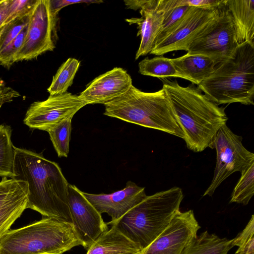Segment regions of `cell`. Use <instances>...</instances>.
Segmentation results:
<instances>
[{
  "mask_svg": "<svg viewBox=\"0 0 254 254\" xmlns=\"http://www.w3.org/2000/svg\"><path fill=\"white\" fill-rule=\"evenodd\" d=\"M163 83L187 148L199 152L209 147L219 129L226 124L225 109L209 100L193 84L183 87L176 80L167 79Z\"/></svg>",
  "mask_w": 254,
  "mask_h": 254,
  "instance_id": "obj_2",
  "label": "cell"
},
{
  "mask_svg": "<svg viewBox=\"0 0 254 254\" xmlns=\"http://www.w3.org/2000/svg\"><path fill=\"white\" fill-rule=\"evenodd\" d=\"M104 106L106 116L184 138L163 88L146 92L132 85L126 93Z\"/></svg>",
  "mask_w": 254,
  "mask_h": 254,
  "instance_id": "obj_6",
  "label": "cell"
},
{
  "mask_svg": "<svg viewBox=\"0 0 254 254\" xmlns=\"http://www.w3.org/2000/svg\"><path fill=\"white\" fill-rule=\"evenodd\" d=\"M242 138L233 133L226 124L218 130L209 146L216 151V164L212 180L203 196H211L229 176L242 171L254 160V154L242 144Z\"/></svg>",
  "mask_w": 254,
  "mask_h": 254,
  "instance_id": "obj_8",
  "label": "cell"
},
{
  "mask_svg": "<svg viewBox=\"0 0 254 254\" xmlns=\"http://www.w3.org/2000/svg\"><path fill=\"white\" fill-rule=\"evenodd\" d=\"M28 190L26 182L2 178L0 182V239L27 209Z\"/></svg>",
  "mask_w": 254,
  "mask_h": 254,
  "instance_id": "obj_16",
  "label": "cell"
},
{
  "mask_svg": "<svg viewBox=\"0 0 254 254\" xmlns=\"http://www.w3.org/2000/svg\"><path fill=\"white\" fill-rule=\"evenodd\" d=\"M146 0H124L125 4L127 8L133 10L140 9Z\"/></svg>",
  "mask_w": 254,
  "mask_h": 254,
  "instance_id": "obj_35",
  "label": "cell"
},
{
  "mask_svg": "<svg viewBox=\"0 0 254 254\" xmlns=\"http://www.w3.org/2000/svg\"><path fill=\"white\" fill-rule=\"evenodd\" d=\"M132 85L129 74L116 67L92 80L79 96L87 105H104L126 93Z\"/></svg>",
  "mask_w": 254,
  "mask_h": 254,
  "instance_id": "obj_14",
  "label": "cell"
},
{
  "mask_svg": "<svg viewBox=\"0 0 254 254\" xmlns=\"http://www.w3.org/2000/svg\"><path fill=\"white\" fill-rule=\"evenodd\" d=\"M68 201L76 232L87 249L108 230L100 214L75 185H68Z\"/></svg>",
  "mask_w": 254,
  "mask_h": 254,
  "instance_id": "obj_12",
  "label": "cell"
},
{
  "mask_svg": "<svg viewBox=\"0 0 254 254\" xmlns=\"http://www.w3.org/2000/svg\"><path fill=\"white\" fill-rule=\"evenodd\" d=\"M27 25L12 42L0 52V64L9 67L14 63V57L23 43Z\"/></svg>",
  "mask_w": 254,
  "mask_h": 254,
  "instance_id": "obj_31",
  "label": "cell"
},
{
  "mask_svg": "<svg viewBox=\"0 0 254 254\" xmlns=\"http://www.w3.org/2000/svg\"><path fill=\"white\" fill-rule=\"evenodd\" d=\"M2 1V0H0V2Z\"/></svg>",
  "mask_w": 254,
  "mask_h": 254,
  "instance_id": "obj_36",
  "label": "cell"
},
{
  "mask_svg": "<svg viewBox=\"0 0 254 254\" xmlns=\"http://www.w3.org/2000/svg\"><path fill=\"white\" fill-rule=\"evenodd\" d=\"M30 12L17 17L0 30V52L12 42L28 24Z\"/></svg>",
  "mask_w": 254,
  "mask_h": 254,
  "instance_id": "obj_29",
  "label": "cell"
},
{
  "mask_svg": "<svg viewBox=\"0 0 254 254\" xmlns=\"http://www.w3.org/2000/svg\"><path fill=\"white\" fill-rule=\"evenodd\" d=\"M80 64L78 60L70 58L61 65L47 89L50 95L63 94L67 92L73 83Z\"/></svg>",
  "mask_w": 254,
  "mask_h": 254,
  "instance_id": "obj_23",
  "label": "cell"
},
{
  "mask_svg": "<svg viewBox=\"0 0 254 254\" xmlns=\"http://www.w3.org/2000/svg\"><path fill=\"white\" fill-rule=\"evenodd\" d=\"M184 197L182 190L174 187L146 196L112 225L137 245L147 247L168 227L180 211Z\"/></svg>",
  "mask_w": 254,
  "mask_h": 254,
  "instance_id": "obj_3",
  "label": "cell"
},
{
  "mask_svg": "<svg viewBox=\"0 0 254 254\" xmlns=\"http://www.w3.org/2000/svg\"><path fill=\"white\" fill-rule=\"evenodd\" d=\"M57 15L52 11L50 0H37L29 18L23 43L14 62L30 60L55 48Z\"/></svg>",
  "mask_w": 254,
  "mask_h": 254,
  "instance_id": "obj_9",
  "label": "cell"
},
{
  "mask_svg": "<svg viewBox=\"0 0 254 254\" xmlns=\"http://www.w3.org/2000/svg\"><path fill=\"white\" fill-rule=\"evenodd\" d=\"M12 129L10 126L0 125V177L13 176L15 149L11 140Z\"/></svg>",
  "mask_w": 254,
  "mask_h": 254,
  "instance_id": "obj_22",
  "label": "cell"
},
{
  "mask_svg": "<svg viewBox=\"0 0 254 254\" xmlns=\"http://www.w3.org/2000/svg\"><path fill=\"white\" fill-rule=\"evenodd\" d=\"M12 179L28 185L27 208L72 223L68 201V185L59 165L42 154L14 147Z\"/></svg>",
  "mask_w": 254,
  "mask_h": 254,
  "instance_id": "obj_1",
  "label": "cell"
},
{
  "mask_svg": "<svg viewBox=\"0 0 254 254\" xmlns=\"http://www.w3.org/2000/svg\"><path fill=\"white\" fill-rule=\"evenodd\" d=\"M10 0H2L0 2V30L4 26L9 14Z\"/></svg>",
  "mask_w": 254,
  "mask_h": 254,
  "instance_id": "obj_34",
  "label": "cell"
},
{
  "mask_svg": "<svg viewBox=\"0 0 254 254\" xmlns=\"http://www.w3.org/2000/svg\"><path fill=\"white\" fill-rule=\"evenodd\" d=\"M72 119L69 118L65 119L55 125L47 130L59 157H67L69 153Z\"/></svg>",
  "mask_w": 254,
  "mask_h": 254,
  "instance_id": "obj_26",
  "label": "cell"
},
{
  "mask_svg": "<svg viewBox=\"0 0 254 254\" xmlns=\"http://www.w3.org/2000/svg\"><path fill=\"white\" fill-rule=\"evenodd\" d=\"M83 193L100 214L106 213L111 216V221L119 219L147 196L144 188L130 181L123 190L112 193Z\"/></svg>",
  "mask_w": 254,
  "mask_h": 254,
  "instance_id": "obj_15",
  "label": "cell"
},
{
  "mask_svg": "<svg viewBox=\"0 0 254 254\" xmlns=\"http://www.w3.org/2000/svg\"><path fill=\"white\" fill-rule=\"evenodd\" d=\"M139 72L142 75L164 78L168 77L183 78L176 70L171 59L163 56L146 58L139 63Z\"/></svg>",
  "mask_w": 254,
  "mask_h": 254,
  "instance_id": "obj_24",
  "label": "cell"
},
{
  "mask_svg": "<svg viewBox=\"0 0 254 254\" xmlns=\"http://www.w3.org/2000/svg\"><path fill=\"white\" fill-rule=\"evenodd\" d=\"M158 0H146L140 9V18L127 19L131 24L138 25L137 36H140L141 41L135 59L145 56L153 49L155 40L161 30L164 19V12L157 9Z\"/></svg>",
  "mask_w": 254,
  "mask_h": 254,
  "instance_id": "obj_17",
  "label": "cell"
},
{
  "mask_svg": "<svg viewBox=\"0 0 254 254\" xmlns=\"http://www.w3.org/2000/svg\"><path fill=\"white\" fill-rule=\"evenodd\" d=\"M233 247L232 239L221 238L205 231L197 236L185 254H228Z\"/></svg>",
  "mask_w": 254,
  "mask_h": 254,
  "instance_id": "obj_21",
  "label": "cell"
},
{
  "mask_svg": "<svg viewBox=\"0 0 254 254\" xmlns=\"http://www.w3.org/2000/svg\"><path fill=\"white\" fill-rule=\"evenodd\" d=\"M241 173V177L231 194L230 203L247 205L254 193V160Z\"/></svg>",
  "mask_w": 254,
  "mask_h": 254,
  "instance_id": "obj_25",
  "label": "cell"
},
{
  "mask_svg": "<svg viewBox=\"0 0 254 254\" xmlns=\"http://www.w3.org/2000/svg\"><path fill=\"white\" fill-rule=\"evenodd\" d=\"M190 7L189 6H181L164 12L162 27L155 40L154 47L177 28Z\"/></svg>",
  "mask_w": 254,
  "mask_h": 254,
  "instance_id": "obj_27",
  "label": "cell"
},
{
  "mask_svg": "<svg viewBox=\"0 0 254 254\" xmlns=\"http://www.w3.org/2000/svg\"><path fill=\"white\" fill-rule=\"evenodd\" d=\"M233 247H238L235 254H254V216L245 228L232 239Z\"/></svg>",
  "mask_w": 254,
  "mask_h": 254,
  "instance_id": "obj_28",
  "label": "cell"
},
{
  "mask_svg": "<svg viewBox=\"0 0 254 254\" xmlns=\"http://www.w3.org/2000/svg\"><path fill=\"white\" fill-rule=\"evenodd\" d=\"M83 247L73 224L46 217L8 231L0 239V254H63Z\"/></svg>",
  "mask_w": 254,
  "mask_h": 254,
  "instance_id": "obj_5",
  "label": "cell"
},
{
  "mask_svg": "<svg viewBox=\"0 0 254 254\" xmlns=\"http://www.w3.org/2000/svg\"><path fill=\"white\" fill-rule=\"evenodd\" d=\"M102 2H103V1L100 0H50L51 10L56 15H58L59 12L63 8L69 5L82 3L91 4L101 3Z\"/></svg>",
  "mask_w": 254,
  "mask_h": 254,
  "instance_id": "obj_32",
  "label": "cell"
},
{
  "mask_svg": "<svg viewBox=\"0 0 254 254\" xmlns=\"http://www.w3.org/2000/svg\"><path fill=\"white\" fill-rule=\"evenodd\" d=\"M171 60L183 79L197 85L208 77L218 64L207 56L188 53Z\"/></svg>",
  "mask_w": 254,
  "mask_h": 254,
  "instance_id": "obj_18",
  "label": "cell"
},
{
  "mask_svg": "<svg viewBox=\"0 0 254 254\" xmlns=\"http://www.w3.org/2000/svg\"><path fill=\"white\" fill-rule=\"evenodd\" d=\"M219 6H190L177 28L156 45L149 54L160 56L173 51H186L194 38L215 17Z\"/></svg>",
  "mask_w": 254,
  "mask_h": 254,
  "instance_id": "obj_13",
  "label": "cell"
},
{
  "mask_svg": "<svg viewBox=\"0 0 254 254\" xmlns=\"http://www.w3.org/2000/svg\"><path fill=\"white\" fill-rule=\"evenodd\" d=\"M141 252L137 245L112 226L92 243L86 254H141Z\"/></svg>",
  "mask_w": 254,
  "mask_h": 254,
  "instance_id": "obj_20",
  "label": "cell"
},
{
  "mask_svg": "<svg viewBox=\"0 0 254 254\" xmlns=\"http://www.w3.org/2000/svg\"><path fill=\"white\" fill-rule=\"evenodd\" d=\"M234 24L238 45L254 43V0H226Z\"/></svg>",
  "mask_w": 254,
  "mask_h": 254,
  "instance_id": "obj_19",
  "label": "cell"
},
{
  "mask_svg": "<svg viewBox=\"0 0 254 254\" xmlns=\"http://www.w3.org/2000/svg\"><path fill=\"white\" fill-rule=\"evenodd\" d=\"M238 45L233 19L224 0L215 17L194 38L186 51L207 56L219 64L228 59Z\"/></svg>",
  "mask_w": 254,
  "mask_h": 254,
  "instance_id": "obj_7",
  "label": "cell"
},
{
  "mask_svg": "<svg viewBox=\"0 0 254 254\" xmlns=\"http://www.w3.org/2000/svg\"><path fill=\"white\" fill-rule=\"evenodd\" d=\"M19 96V93L11 87L7 86L4 81L0 78V109L3 104L11 102L14 99Z\"/></svg>",
  "mask_w": 254,
  "mask_h": 254,
  "instance_id": "obj_33",
  "label": "cell"
},
{
  "mask_svg": "<svg viewBox=\"0 0 254 254\" xmlns=\"http://www.w3.org/2000/svg\"><path fill=\"white\" fill-rule=\"evenodd\" d=\"M224 0H160L159 8L163 11L181 6L200 7H216Z\"/></svg>",
  "mask_w": 254,
  "mask_h": 254,
  "instance_id": "obj_30",
  "label": "cell"
},
{
  "mask_svg": "<svg viewBox=\"0 0 254 254\" xmlns=\"http://www.w3.org/2000/svg\"><path fill=\"white\" fill-rule=\"evenodd\" d=\"M197 87L217 105L233 103L254 105V43L239 45Z\"/></svg>",
  "mask_w": 254,
  "mask_h": 254,
  "instance_id": "obj_4",
  "label": "cell"
},
{
  "mask_svg": "<svg viewBox=\"0 0 254 254\" xmlns=\"http://www.w3.org/2000/svg\"><path fill=\"white\" fill-rule=\"evenodd\" d=\"M200 228L192 210L178 211L164 231L141 254H185Z\"/></svg>",
  "mask_w": 254,
  "mask_h": 254,
  "instance_id": "obj_11",
  "label": "cell"
},
{
  "mask_svg": "<svg viewBox=\"0 0 254 254\" xmlns=\"http://www.w3.org/2000/svg\"><path fill=\"white\" fill-rule=\"evenodd\" d=\"M87 103L79 95L66 92L50 95L44 101L34 102L28 109L24 124L29 127L44 131L73 116Z\"/></svg>",
  "mask_w": 254,
  "mask_h": 254,
  "instance_id": "obj_10",
  "label": "cell"
}]
</instances>
